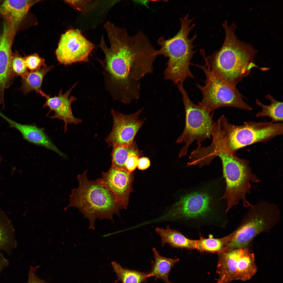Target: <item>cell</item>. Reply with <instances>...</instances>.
<instances>
[{"label":"cell","instance_id":"1","mask_svg":"<svg viewBox=\"0 0 283 283\" xmlns=\"http://www.w3.org/2000/svg\"><path fill=\"white\" fill-rule=\"evenodd\" d=\"M110 46L102 35L99 46L105 58L98 59L105 89L114 100L125 104L140 98L141 80L153 74L155 50L141 31L130 36L124 28L111 25L105 29Z\"/></svg>","mask_w":283,"mask_h":283},{"label":"cell","instance_id":"2","mask_svg":"<svg viewBox=\"0 0 283 283\" xmlns=\"http://www.w3.org/2000/svg\"><path fill=\"white\" fill-rule=\"evenodd\" d=\"M220 189L218 183L211 182L185 191L170 209L168 218L190 227H224L227 213Z\"/></svg>","mask_w":283,"mask_h":283},{"label":"cell","instance_id":"3","mask_svg":"<svg viewBox=\"0 0 283 283\" xmlns=\"http://www.w3.org/2000/svg\"><path fill=\"white\" fill-rule=\"evenodd\" d=\"M225 38L222 46L211 56H204L210 69L225 81L236 85L249 74L252 69L258 68L254 58L255 51L249 44L239 40L235 34L236 25L222 23ZM262 70V69H261Z\"/></svg>","mask_w":283,"mask_h":283},{"label":"cell","instance_id":"4","mask_svg":"<svg viewBox=\"0 0 283 283\" xmlns=\"http://www.w3.org/2000/svg\"><path fill=\"white\" fill-rule=\"evenodd\" d=\"M88 170L77 176L79 185L72 189L70 204L64 210L72 207L77 208L84 218L89 221V228L94 229L97 219H109L115 224L114 214L120 216L122 208L113 192L97 180L87 177Z\"/></svg>","mask_w":283,"mask_h":283},{"label":"cell","instance_id":"5","mask_svg":"<svg viewBox=\"0 0 283 283\" xmlns=\"http://www.w3.org/2000/svg\"><path fill=\"white\" fill-rule=\"evenodd\" d=\"M193 19L189 18L188 14L182 17L180 29L175 36L169 39L162 36L158 41L160 48L155 50V55L168 58L164 72V79L175 84L183 83L188 78H194L189 67L195 53L193 43L197 36L195 34L191 38L188 37L194 26V24L191 25Z\"/></svg>","mask_w":283,"mask_h":283},{"label":"cell","instance_id":"6","mask_svg":"<svg viewBox=\"0 0 283 283\" xmlns=\"http://www.w3.org/2000/svg\"><path fill=\"white\" fill-rule=\"evenodd\" d=\"M215 154L220 157L222 164L226 182L222 198L226 202V212L240 201L244 206L250 207L252 204L246 197L250 193L251 183H258L260 180L252 172L249 161L238 157L224 145L216 147Z\"/></svg>","mask_w":283,"mask_h":283},{"label":"cell","instance_id":"7","mask_svg":"<svg viewBox=\"0 0 283 283\" xmlns=\"http://www.w3.org/2000/svg\"><path fill=\"white\" fill-rule=\"evenodd\" d=\"M250 207L238 227L233 232L232 238L226 250L247 247L258 234L268 232L280 220L281 212L274 204L262 201Z\"/></svg>","mask_w":283,"mask_h":283},{"label":"cell","instance_id":"8","mask_svg":"<svg viewBox=\"0 0 283 283\" xmlns=\"http://www.w3.org/2000/svg\"><path fill=\"white\" fill-rule=\"evenodd\" d=\"M217 121L227 148L235 154L241 148L264 142L283 133V124L279 122L250 121L237 125L230 123L224 115Z\"/></svg>","mask_w":283,"mask_h":283},{"label":"cell","instance_id":"9","mask_svg":"<svg viewBox=\"0 0 283 283\" xmlns=\"http://www.w3.org/2000/svg\"><path fill=\"white\" fill-rule=\"evenodd\" d=\"M203 66L196 64L204 72L206 77L205 85H196L202 92V99L198 103L210 112L223 107H231L251 111L252 108L243 100L236 86L219 77L210 69L205 62Z\"/></svg>","mask_w":283,"mask_h":283},{"label":"cell","instance_id":"10","mask_svg":"<svg viewBox=\"0 0 283 283\" xmlns=\"http://www.w3.org/2000/svg\"><path fill=\"white\" fill-rule=\"evenodd\" d=\"M177 85L182 96L186 112L184 129L176 142L177 143H184L179 155L180 157L186 155L189 147L194 141L199 145L206 139L211 138L214 122L211 112L191 100L184 88L183 83Z\"/></svg>","mask_w":283,"mask_h":283},{"label":"cell","instance_id":"11","mask_svg":"<svg viewBox=\"0 0 283 283\" xmlns=\"http://www.w3.org/2000/svg\"><path fill=\"white\" fill-rule=\"evenodd\" d=\"M94 48L80 30L71 29L62 35L55 53L60 63L68 65L88 61Z\"/></svg>","mask_w":283,"mask_h":283},{"label":"cell","instance_id":"12","mask_svg":"<svg viewBox=\"0 0 283 283\" xmlns=\"http://www.w3.org/2000/svg\"><path fill=\"white\" fill-rule=\"evenodd\" d=\"M143 108L135 113L125 115L111 109L113 120L112 131L105 140L109 146L128 145L133 142L143 121L139 118Z\"/></svg>","mask_w":283,"mask_h":283},{"label":"cell","instance_id":"13","mask_svg":"<svg viewBox=\"0 0 283 283\" xmlns=\"http://www.w3.org/2000/svg\"><path fill=\"white\" fill-rule=\"evenodd\" d=\"M15 31L5 21L0 35V103L4 102L5 89L10 85L14 76L11 69V47Z\"/></svg>","mask_w":283,"mask_h":283},{"label":"cell","instance_id":"14","mask_svg":"<svg viewBox=\"0 0 283 283\" xmlns=\"http://www.w3.org/2000/svg\"><path fill=\"white\" fill-rule=\"evenodd\" d=\"M102 175L97 180L113 192L122 209H126L131 191V172L124 169L111 166L107 172H102Z\"/></svg>","mask_w":283,"mask_h":283},{"label":"cell","instance_id":"15","mask_svg":"<svg viewBox=\"0 0 283 283\" xmlns=\"http://www.w3.org/2000/svg\"><path fill=\"white\" fill-rule=\"evenodd\" d=\"M75 84L69 90L64 94H62V90L59 91L58 96L51 97L50 95L46 94L44 97L46 101L43 107H48L49 109L48 115L51 111L54 112V115L50 117L52 119L57 118L62 120L64 123V130L65 132L67 130V125L69 124H77L81 122V119L77 118L73 116L71 108L72 103L76 101L77 98L75 96H69L72 89L77 84Z\"/></svg>","mask_w":283,"mask_h":283},{"label":"cell","instance_id":"16","mask_svg":"<svg viewBox=\"0 0 283 283\" xmlns=\"http://www.w3.org/2000/svg\"><path fill=\"white\" fill-rule=\"evenodd\" d=\"M0 116L11 127L18 130L27 141L52 150L64 158H67V156L61 151L52 142L43 128H39L34 125L21 124L8 118L1 112Z\"/></svg>","mask_w":283,"mask_h":283},{"label":"cell","instance_id":"17","mask_svg":"<svg viewBox=\"0 0 283 283\" xmlns=\"http://www.w3.org/2000/svg\"><path fill=\"white\" fill-rule=\"evenodd\" d=\"M244 248L226 250L218 253L216 273L219 277L217 283H230L236 280L237 262Z\"/></svg>","mask_w":283,"mask_h":283},{"label":"cell","instance_id":"18","mask_svg":"<svg viewBox=\"0 0 283 283\" xmlns=\"http://www.w3.org/2000/svg\"><path fill=\"white\" fill-rule=\"evenodd\" d=\"M38 1L5 0L0 8V11L5 20L10 22L16 29L26 15L30 8Z\"/></svg>","mask_w":283,"mask_h":283},{"label":"cell","instance_id":"19","mask_svg":"<svg viewBox=\"0 0 283 283\" xmlns=\"http://www.w3.org/2000/svg\"><path fill=\"white\" fill-rule=\"evenodd\" d=\"M156 233L161 239V245L168 244L173 248L195 249L196 240L188 238L179 231L167 226L166 228L157 227Z\"/></svg>","mask_w":283,"mask_h":283},{"label":"cell","instance_id":"20","mask_svg":"<svg viewBox=\"0 0 283 283\" xmlns=\"http://www.w3.org/2000/svg\"><path fill=\"white\" fill-rule=\"evenodd\" d=\"M154 260L151 261V269L148 273V278L155 277V280L160 279L165 283H172L168 279V275L173 266L179 260L178 258H167L161 255L155 248L152 249Z\"/></svg>","mask_w":283,"mask_h":283},{"label":"cell","instance_id":"21","mask_svg":"<svg viewBox=\"0 0 283 283\" xmlns=\"http://www.w3.org/2000/svg\"><path fill=\"white\" fill-rule=\"evenodd\" d=\"M17 246L12 222L5 213L0 209V250L10 254Z\"/></svg>","mask_w":283,"mask_h":283},{"label":"cell","instance_id":"22","mask_svg":"<svg viewBox=\"0 0 283 283\" xmlns=\"http://www.w3.org/2000/svg\"><path fill=\"white\" fill-rule=\"evenodd\" d=\"M53 67L47 66L36 71L28 72L21 77L22 85L21 90L26 94L33 91L44 97L46 94L41 90L43 80L45 75L50 71Z\"/></svg>","mask_w":283,"mask_h":283},{"label":"cell","instance_id":"23","mask_svg":"<svg viewBox=\"0 0 283 283\" xmlns=\"http://www.w3.org/2000/svg\"><path fill=\"white\" fill-rule=\"evenodd\" d=\"M257 271L254 254L250 252L248 247L244 248L237 262L235 280H249Z\"/></svg>","mask_w":283,"mask_h":283},{"label":"cell","instance_id":"24","mask_svg":"<svg viewBox=\"0 0 283 283\" xmlns=\"http://www.w3.org/2000/svg\"><path fill=\"white\" fill-rule=\"evenodd\" d=\"M233 232L228 235L219 238H215L210 236L208 238L201 237L196 240L195 249L201 252L217 253L224 251L231 240Z\"/></svg>","mask_w":283,"mask_h":283},{"label":"cell","instance_id":"25","mask_svg":"<svg viewBox=\"0 0 283 283\" xmlns=\"http://www.w3.org/2000/svg\"><path fill=\"white\" fill-rule=\"evenodd\" d=\"M114 271L116 273L117 279L116 282L119 281L122 283H146L148 273H145L135 270L128 269L123 267L115 262L111 263Z\"/></svg>","mask_w":283,"mask_h":283},{"label":"cell","instance_id":"26","mask_svg":"<svg viewBox=\"0 0 283 283\" xmlns=\"http://www.w3.org/2000/svg\"><path fill=\"white\" fill-rule=\"evenodd\" d=\"M271 102L270 105H265L258 99L256 101V104L262 108V110L256 115L257 117H268L275 122L283 121V105L282 102L277 101L270 95L266 96Z\"/></svg>","mask_w":283,"mask_h":283},{"label":"cell","instance_id":"27","mask_svg":"<svg viewBox=\"0 0 283 283\" xmlns=\"http://www.w3.org/2000/svg\"><path fill=\"white\" fill-rule=\"evenodd\" d=\"M113 148L111 166L127 170L125 165L126 161L130 154L138 150L136 145L133 142L128 145H117Z\"/></svg>","mask_w":283,"mask_h":283},{"label":"cell","instance_id":"28","mask_svg":"<svg viewBox=\"0 0 283 283\" xmlns=\"http://www.w3.org/2000/svg\"><path fill=\"white\" fill-rule=\"evenodd\" d=\"M11 69L13 76L16 75L22 77L29 72L25 65L24 58L17 53L12 54Z\"/></svg>","mask_w":283,"mask_h":283},{"label":"cell","instance_id":"29","mask_svg":"<svg viewBox=\"0 0 283 283\" xmlns=\"http://www.w3.org/2000/svg\"><path fill=\"white\" fill-rule=\"evenodd\" d=\"M66 1L74 8L84 14L96 8L100 3L98 1L69 0Z\"/></svg>","mask_w":283,"mask_h":283},{"label":"cell","instance_id":"30","mask_svg":"<svg viewBox=\"0 0 283 283\" xmlns=\"http://www.w3.org/2000/svg\"><path fill=\"white\" fill-rule=\"evenodd\" d=\"M24 58L27 68L31 71L38 70L42 67L47 66L45 63V59L36 53L28 56Z\"/></svg>","mask_w":283,"mask_h":283},{"label":"cell","instance_id":"31","mask_svg":"<svg viewBox=\"0 0 283 283\" xmlns=\"http://www.w3.org/2000/svg\"><path fill=\"white\" fill-rule=\"evenodd\" d=\"M138 153L137 150L130 154L126 161L125 167L130 172L134 171L137 167L138 160Z\"/></svg>","mask_w":283,"mask_h":283},{"label":"cell","instance_id":"32","mask_svg":"<svg viewBox=\"0 0 283 283\" xmlns=\"http://www.w3.org/2000/svg\"><path fill=\"white\" fill-rule=\"evenodd\" d=\"M40 267L38 266L33 267L31 266L28 275V283H48L44 280L39 278L35 275L36 269Z\"/></svg>","mask_w":283,"mask_h":283},{"label":"cell","instance_id":"33","mask_svg":"<svg viewBox=\"0 0 283 283\" xmlns=\"http://www.w3.org/2000/svg\"><path fill=\"white\" fill-rule=\"evenodd\" d=\"M150 165V161L147 157H142L138 159L137 167L139 169L141 170L146 169Z\"/></svg>","mask_w":283,"mask_h":283},{"label":"cell","instance_id":"34","mask_svg":"<svg viewBox=\"0 0 283 283\" xmlns=\"http://www.w3.org/2000/svg\"><path fill=\"white\" fill-rule=\"evenodd\" d=\"M7 261L3 257V255L0 253V265L7 263Z\"/></svg>","mask_w":283,"mask_h":283}]
</instances>
